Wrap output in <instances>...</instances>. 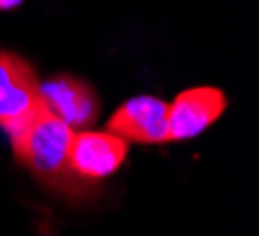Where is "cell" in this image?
<instances>
[{"label": "cell", "instance_id": "3957f363", "mask_svg": "<svg viewBox=\"0 0 259 236\" xmlns=\"http://www.w3.org/2000/svg\"><path fill=\"white\" fill-rule=\"evenodd\" d=\"M128 143L110 131H75L68 150L72 173L79 180H101L112 176L126 159Z\"/></svg>", "mask_w": 259, "mask_h": 236}, {"label": "cell", "instance_id": "8992f818", "mask_svg": "<svg viewBox=\"0 0 259 236\" xmlns=\"http://www.w3.org/2000/svg\"><path fill=\"white\" fill-rule=\"evenodd\" d=\"M227 108V96L215 87L182 91L168 105V140H187L212 127Z\"/></svg>", "mask_w": 259, "mask_h": 236}, {"label": "cell", "instance_id": "5b68a950", "mask_svg": "<svg viewBox=\"0 0 259 236\" xmlns=\"http://www.w3.org/2000/svg\"><path fill=\"white\" fill-rule=\"evenodd\" d=\"M108 131L126 143H166L168 103L154 96L128 98L110 117Z\"/></svg>", "mask_w": 259, "mask_h": 236}, {"label": "cell", "instance_id": "6da1fadb", "mask_svg": "<svg viewBox=\"0 0 259 236\" xmlns=\"http://www.w3.org/2000/svg\"><path fill=\"white\" fill-rule=\"evenodd\" d=\"M5 133L10 136L17 162L26 166L47 189L77 199L89 192V185L72 173L68 162L75 131L56 120L49 110L40 105L35 112L5 129Z\"/></svg>", "mask_w": 259, "mask_h": 236}, {"label": "cell", "instance_id": "7a4b0ae2", "mask_svg": "<svg viewBox=\"0 0 259 236\" xmlns=\"http://www.w3.org/2000/svg\"><path fill=\"white\" fill-rule=\"evenodd\" d=\"M40 105V80L33 66L12 52H0V127L10 129Z\"/></svg>", "mask_w": 259, "mask_h": 236}, {"label": "cell", "instance_id": "277c9868", "mask_svg": "<svg viewBox=\"0 0 259 236\" xmlns=\"http://www.w3.org/2000/svg\"><path fill=\"white\" fill-rule=\"evenodd\" d=\"M40 103L72 131H89L98 115V96L94 89L70 75L40 82Z\"/></svg>", "mask_w": 259, "mask_h": 236}, {"label": "cell", "instance_id": "52a82bcc", "mask_svg": "<svg viewBox=\"0 0 259 236\" xmlns=\"http://www.w3.org/2000/svg\"><path fill=\"white\" fill-rule=\"evenodd\" d=\"M24 3V0H0V10H14Z\"/></svg>", "mask_w": 259, "mask_h": 236}]
</instances>
